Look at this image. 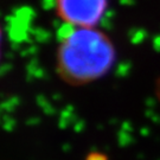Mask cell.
<instances>
[{
    "instance_id": "obj_1",
    "label": "cell",
    "mask_w": 160,
    "mask_h": 160,
    "mask_svg": "<svg viewBox=\"0 0 160 160\" xmlns=\"http://www.w3.org/2000/svg\"><path fill=\"white\" fill-rule=\"evenodd\" d=\"M116 61V49L108 34L97 28H70L59 36L56 71L70 86H86L104 77Z\"/></svg>"
},
{
    "instance_id": "obj_2",
    "label": "cell",
    "mask_w": 160,
    "mask_h": 160,
    "mask_svg": "<svg viewBox=\"0 0 160 160\" xmlns=\"http://www.w3.org/2000/svg\"><path fill=\"white\" fill-rule=\"evenodd\" d=\"M108 0H55L56 17L70 28H97L108 10Z\"/></svg>"
},
{
    "instance_id": "obj_3",
    "label": "cell",
    "mask_w": 160,
    "mask_h": 160,
    "mask_svg": "<svg viewBox=\"0 0 160 160\" xmlns=\"http://www.w3.org/2000/svg\"><path fill=\"white\" fill-rule=\"evenodd\" d=\"M2 38H4V31H2V26L0 24V59H1V46H2Z\"/></svg>"
}]
</instances>
